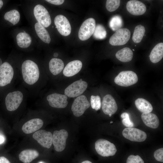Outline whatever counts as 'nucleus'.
Instances as JSON below:
<instances>
[{
    "instance_id": "nucleus-1",
    "label": "nucleus",
    "mask_w": 163,
    "mask_h": 163,
    "mask_svg": "<svg viewBox=\"0 0 163 163\" xmlns=\"http://www.w3.org/2000/svg\"><path fill=\"white\" fill-rule=\"evenodd\" d=\"M22 72L24 82L29 85H33L38 80L40 71L37 65L34 62L27 60L22 65Z\"/></svg>"
},
{
    "instance_id": "nucleus-2",
    "label": "nucleus",
    "mask_w": 163,
    "mask_h": 163,
    "mask_svg": "<svg viewBox=\"0 0 163 163\" xmlns=\"http://www.w3.org/2000/svg\"><path fill=\"white\" fill-rule=\"evenodd\" d=\"M95 148L97 153L103 157L113 156L117 151L113 144L104 139L97 140L95 143Z\"/></svg>"
},
{
    "instance_id": "nucleus-3",
    "label": "nucleus",
    "mask_w": 163,
    "mask_h": 163,
    "mask_svg": "<svg viewBox=\"0 0 163 163\" xmlns=\"http://www.w3.org/2000/svg\"><path fill=\"white\" fill-rule=\"evenodd\" d=\"M138 78L137 74L131 71L120 72L114 78L115 83L123 87H128L137 82Z\"/></svg>"
},
{
    "instance_id": "nucleus-4",
    "label": "nucleus",
    "mask_w": 163,
    "mask_h": 163,
    "mask_svg": "<svg viewBox=\"0 0 163 163\" xmlns=\"http://www.w3.org/2000/svg\"><path fill=\"white\" fill-rule=\"evenodd\" d=\"M87 86V82L80 79L68 86L65 90V94L70 97H77L85 91Z\"/></svg>"
},
{
    "instance_id": "nucleus-5",
    "label": "nucleus",
    "mask_w": 163,
    "mask_h": 163,
    "mask_svg": "<svg viewBox=\"0 0 163 163\" xmlns=\"http://www.w3.org/2000/svg\"><path fill=\"white\" fill-rule=\"evenodd\" d=\"M96 26L94 19L89 18L82 23L79 29L78 36L82 41L87 40L93 34Z\"/></svg>"
},
{
    "instance_id": "nucleus-6",
    "label": "nucleus",
    "mask_w": 163,
    "mask_h": 163,
    "mask_svg": "<svg viewBox=\"0 0 163 163\" xmlns=\"http://www.w3.org/2000/svg\"><path fill=\"white\" fill-rule=\"evenodd\" d=\"M23 94L20 91H16L8 94L5 99V104L7 110L11 111L17 110L23 99Z\"/></svg>"
},
{
    "instance_id": "nucleus-7",
    "label": "nucleus",
    "mask_w": 163,
    "mask_h": 163,
    "mask_svg": "<svg viewBox=\"0 0 163 163\" xmlns=\"http://www.w3.org/2000/svg\"><path fill=\"white\" fill-rule=\"evenodd\" d=\"M131 33L126 28H121L117 31L110 37L109 42L113 46H120L126 44L130 39Z\"/></svg>"
},
{
    "instance_id": "nucleus-8",
    "label": "nucleus",
    "mask_w": 163,
    "mask_h": 163,
    "mask_svg": "<svg viewBox=\"0 0 163 163\" xmlns=\"http://www.w3.org/2000/svg\"><path fill=\"white\" fill-rule=\"evenodd\" d=\"M90 106V104L86 97L80 95L74 100L71 107V110L74 116L79 117Z\"/></svg>"
},
{
    "instance_id": "nucleus-9",
    "label": "nucleus",
    "mask_w": 163,
    "mask_h": 163,
    "mask_svg": "<svg viewBox=\"0 0 163 163\" xmlns=\"http://www.w3.org/2000/svg\"><path fill=\"white\" fill-rule=\"evenodd\" d=\"M34 16L38 22L45 27H48L51 24L50 15L47 9L43 6L38 4L34 9Z\"/></svg>"
},
{
    "instance_id": "nucleus-10",
    "label": "nucleus",
    "mask_w": 163,
    "mask_h": 163,
    "mask_svg": "<svg viewBox=\"0 0 163 163\" xmlns=\"http://www.w3.org/2000/svg\"><path fill=\"white\" fill-rule=\"evenodd\" d=\"M68 136L67 131L64 129L54 132L52 135L53 144L56 151L60 152L65 149Z\"/></svg>"
},
{
    "instance_id": "nucleus-11",
    "label": "nucleus",
    "mask_w": 163,
    "mask_h": 163,
    "mask_svg": "<svg viewBox=\"0 0 163 163\" xmlns=\"http://www.w3.org/2000/svg\"><path fill=\"white\" fill-rule=\"evenodd\" d=\"M124 137L132 141L142 142L146 139L147 136L144 131L135 128H126L123 131Z\"/></svg>"
},
{
    "instance_id": "nucleus-12",
    "label": "nucleus",
    "mask_w": 163,
    "mask_h": 163,
    "mask_svg": "<svg viewBox=\"0 0 163 163\" xmlns=\"http://www.w3.org/2000/svg\"><path fill=\"white\" fill-rule=\"evenodd\" d=\"M13 67L8 62H5L0 66V86L10 84L13 77Z\"/></svg>"
},
{
    "instance_id": "nucleus-13",
    "label": "nucleus",
    "mask_w": 163,
    "mask_h": 163,
    "mask_svg": "<svg viewBox=\"0 0 163 163\" xmlns=\"http://www.w3.org/2000/svg\"><path fill=\"white\" fill-rule=\"evenodd\" d=\"M54 22L59 33L65 36L69 35L71 31V27L67 18L64 16L60 14L54 18Z\"/></svg>"
},
{
    "instance_id": "nucleus-14",
    "label": "nucleus",
    "mask_w": 163,
    "mask_h": 163,
    "mask_svg": "<svg viewBox=\"0 0 163 163\" xmlns=\"http://www.w3.org/2000/svg\"><path fill=\"white\" fill-rule=\"evenodd\" d=\"M33 138L43 147L49 149L53 144L52 133L44 130H38L33 135Z\"/></svg>"
},
{
    "instance_id": "nucleus-15",
    "label": "nucleus",
    "mask_w": 163,
    "mask_h": 163,
    "mask_svg": "<svg viewBox=\"0 0 163 163\" xmlns=\"http://www.w3.org/2000/svg\"><path fill=\"white\" fill-rule=\"evenodd\" d=\"M47 99L51 107L56 108H64L68 104L67 96L65 94L53 93L48 95Z\"/></svg>"
},
{
    "instance_id": "nucleus-16",
    "label": "nucleus",
    "mask_w": 163,
    "mask_h": 163,
    "mask_svg": "<svg viewBox=\"0 0 163 163\" xmlns=\"http://www.w3.org/2000/svg\"><path fill=\"white\" fill-rule=\"evenodd\" d=\"M117 106L113 97L110 94L104 96L102 102V109L106 115L114 114L117 110Z\"/></svg>"
},
{
    "instance_id": "nucleus-17",
    "label": "nucleus",
    "mask_w": 163,
    "mask_h": 163,
    "mask_svg": "<svg viewBox=\"0 0 163 163\" xmlns=\"http://www.w3.org/2000/svg\"><path fill=\"white\" fill-rule=\"evenodd\" d=\"M126 8L129 13L134 15H142L145 13L146 9L144 3L136 0L128 1L126 4Z\"/></svg>"
},
{
    "instance_id": "nucleus-18",
    "label": "nucleus",
    "mask_w": 163,
    "mask_h": 163,
    "mask_svg": "<svg viewBox=\"0 0 163 163\" xmlns=\"http://www.w3.org/2000/svg\"><path fill=\"white\" fill-rule=\"evenodd\" d=\"M43 124V121L41 119H33L26 122L22 126V130L26 134L31 133L40 129Z\"/></svg>"
},
{
    "instance_id": "nucleus-19",
    "label": "nucleus",
    "mask_w": 163,
    "mask_h": 163,
    "mask_svg": "<svg viewBox=\"0 0 163 163\" xmlns=\"http://www.w3.org/2000/svg\"><path fill=\"white\" fill-rule=\"evenodd\" d=\"M82 63L81 61L76 60L68 63L63 70V74L66 77H71L77 74L81 70L82 67Z\"/></svg>"
},
{
    "instance_id": "nucleus-20",
    "label": "nucleus",
    "mask_w": 163,
    "mask_h": 163,
    "mask_svg": "<svg viewBox=\"0 0 163 163\" xmlns=\"http://www.w3.org/2000/svg\"><path fill=\"white\" fill-rule=\"evenodd\" d=\"M142 119L147 126L153 129L157 128L159 124V120L155 114L152 113H142Z\"/></svg>"
},
{
    "instance_id": "nucleus-21",
    "label": "nucleus",
    "mask_w": 163,
    "mask_h": 163,
    "mask_svg": "<svg viewBox=\"0 0 163 163\" xmlns=\"http://www.w3.org/2000/svg\"><path fill=\"white\" fill-rule=\"evenodd\" d=\"M163 57V43L156 45L152 50L149 56L151 61L154 63L159 62Z\"/></svg>"
},
{
    "instance_id": "nucleus-22",
    "label": "nucleus",
    "mask_w": 163,
    "mask_h": 163,
    "mask_svg": "<svg viewBox=\"0 0 163 163\" xmlns=\"http://www.w3.org/2000/svg\"><path fill=\"white\" fill-rule=\"evenodd\" d=\"M38 152L34 150L27 149L22 151L19 155V160L24 163H29L38 157Z\"/></svg>"
},
{
    "instance_id": "nucleus-23",
    "label": "nucleus",
    "mask_w": 163,
    "mask_h": 163,
    "mask_svg": "<svg viewBox=\"0 0 163 163\" xmlns=\"http://www.w3.org/2000/svg\"><path fill=\"white\" fill-rule=\"evenodd\" d=\"M64 67L63 62L60 59L53 58L49 63V68L50 72L54 75L59 74Z\"/></svg>"
},
{
    "instance_id": "nucleus-24",
    "label": "nucleus",
    "mask_w": 163,
    "mask_h": 163,
    "mask_svg": "<svg viewBox=\"0 0 163 163\" xmlns=\"http://www.w3.org/2000/svg\"><path fill=\"white\" fill-rule=\"evenodd\" d=\"M116 58L123 62H127L132 60L133 53L129 48L126 47L118 51L115 55Z\"/></svg>"
},
{
    "instance_id": "nucleus-25",
    "label": "nucleus",
    "mask_w": 163,
    "mask_h": 163,
    "mask_svg": "<svg viewBox=\"0 0 163 163\" xmlns=\"http://www.w3.org/2000/svg\"><path fill=\"white\" fill-rule=\"evenodd\" d=\"M135 104L137 109L142 113H149L153 110V107L151 103L143 98L136 99Z\"/></svg>"
},
{
    "instance_id": "nucleus-26",
    "label": "nucleus",
    "mask_w": 163,
    "mask_h": 163,
    "mask_svg": "<svg viewBox=\"0 0 163 163\" xmlns=\"http://www.w3.org/2000/svg\"><path fill=\"white\" fill-rule=\"evenodd\" d=\"M35 29L37 35L42 41L48 44L50 43V34L44 27L37 22L35 24Z\"/></svg>"
},
{
    "instance_id": "nucleus-27",
    "label": "nucleus",
    "mask_w": 163,
    "mask_h": 163,
    "mask_svg": "<svg viewBox=\"0 0 163 163\" xmlns=\"http://www.w3.org/2000/svg\"><path fill=\"white\" fill-rule=\"evenodd\" d=\"M16 38L18 45L22 48L28 47L32 41L30 35L25 32L18 33L16 36Z\"/></svg>"
},
{
    "instance_id": "nucleus-28",
    "label": "nucleus",
    "mask_w": 163,
    "mask_h": 163,
    "mask_svg": "<svg viewBox=\"0 0 163 163\" xmlns=\"http://www.w3.org/2000/svg\"><path fill=\"white\" fill-rule=\"evenodd\" d=\"M20 13L15 9L7 11L4 16L5 19L11 22L13 25L18 23L20 19Z\"/></svg>"
},
{
    "instance_id": "nucleus-29",
    "label": "nucleus",
    "mask_w": 163,
    "mask_h": 163,
    "mask_svg": "<svg viewBox=\"0 0 163 163\" xmlns=\"http://www.w3.org/2000/svg\"><path fill=\"white\" fill-rule=\"evenodd\" d=\"M145 32V29L142 25H139L136 26L134 30L132 40L136 43L141 42Z\"/></svg>"
},
{
    "instance_id": "nucleus-30",
    "label": "nucleus",
    "mask_w": 163,
    "mask_h": 163,
    "mask_svg": "<svg viewBox=\"0 0 163 163\" xmlns=\"http://www.w3.org/2000/svg\"><path fill=\"white\" fill-rule=\"evenodd\" d=\"M109 24L110 28L113 31H116L123 27V21L120 16L115 15L111 18Z\"/></svg>"
},
{
    "instance_id": "nucleus-31",
    "label": "nucleus",
    "mask_w": 163,
    "mask_h": 163,
    "mask_svg": "<svg viewBox=\"0 0 163 163\" xmlns=\"http://www.w3.org/2000/svg\"><path fill=\"white\" fill-rule=\"evenodd\" d=\"M93 37L96 39L102 40L106 37L107 32L104 27L100 24L96 25L93 34Z\"/></svg>"
},
{
    "instance_id": "nucleus-32",
    "label": "nucleus",
    "mask_w": 163,
    "mask_h": 163,
    "mask_svg": "<svg viewBox=\"0 0 163 163\" xmlns=\"http://www.w3.org/2000/svg\"><path fill=\"white\" fill-rule=\"evenodd\" d=\"M120 3V0H107L106 4V8L110 12L113 11L119 7Z\"/></svg>"
},
{
    "instance_id": "nucleus-33",
    "label": "nucleus",
    "mask_w": 163,
    "mask_h": 163,
    "mask_svg": "<svg viewBox=\"0 0 163 163\" xmlns=\"http://www.w3.org/2000/svg\"><path fill=\"white\" fill-rule=\"evenodd\" d=\"M91 104L92 109L96 110H99L101 106V99L99 96L91 95Z\"/></svg>"
},
{
    "instance_id": "nucleus-34",
    "label": "nucleus",
    "mask_w": 163,
    "mask_h": 163,
    "mask_svg": "<svg viewBox=\"0 0 163 163\" xmlns=\"http://www.w3.org/2000/svg\"><path fill=\"white\" fill-rule=\"evenodd\" d=\"M121 117L123 119L122 123L125 126L128 128L132 127L134 126L133 123L130 119L129 114L126 112L123 113L121 115Z\"/></svg>"
},
{
    "instance_id": "nucleus-35",
    "label": "nucleus",
    "mask_w": 163,
    "mask_h": 163,
    "mask_svg": "<svg viewBox=\"0 0 163 163\" xmlns=\"http://www.w3.org/2000/svg\"><path fill=\"white\" fill-rule=\"evenodd\" d=\"M126 163H144L143 160L139 155H131L127 158Z\"/></svg>"
},
{
    "instance_id": "nucleus-36",
    "label": "nucleus",
    "mask_w": 163,
    "mask_h": 163,
    "mask_svg": "<svg viewBox=\"0 0 163 163\" xmlns=\"http://www.w3.org/2000/svg\"><path fill=\"white\" fill-rule=\"evenodd\" d=\"M154 156L157 161L163 162V148L156 150L154 152Z\"/></svg>"
},
{
    "instance_id": "nucleus-37",
    "label": "nucleus",
    "mask_w": 163,
    "mask_h": 163,
    "mask_svg": "<svg viewBox=\"0 0 163 163\" xmlns=\"http://www.w3.org/2000/svg\"><path fill=\"white\" fill-rule=\"evenodd\" d=\"M46 1L49 3L56 5H61L64 2V0H46Z\"/></svg>"
},
{
    "instance_id": "nucleus-38",
    "label": "nucleus",
    "mask_w": 163,
    "mask_h": 163,
    "mask_svg": "<svg viewBox=\"0 0 163 163\" xmlns=\"http://www.w3.org/2000/svg\"><path fill=\"white\" fill-rule=\"evenodd\" d=\"M0 163H11L4 156L0 157Z\"/></svg>"
},
{
    "instance_id": "nucleus-39",
    "label": "nucleus",
    "mask_w": 163,
    "mask_h": 163,
    "mask_svg": "<svg viewBox=\"0 0 163 163\" xmlns=\"http://www.w3.org/2000/svg\"><path fill=\"white\" fill-rule=\"evenodd\" d=\"M5 141V138L4 137L0 135V144H1L4 142Z\"/></svg>"
},
{
    "instance_id": "nucleus-40",
    "label": "nucleus",
    "mask_w": 163,
    "mask_h": 163,
    "mask_svg": "<svg viewBox=\"0 0 163 163\" xmlns=\"http://www.w3.org/2000/svg\"><path fill=\"white\" fill-rule=\"evenodd\" d=\"M3 5V3L2 0H0V9L2 8Z\"/></svg>"
},
{
    "instance_id": "nucleus-41",
    "label": "nucleus",
    "mask_w": 163,
    "mask_h": 163,
    "mask_svg": "<svg viewBox=\"0 0 163 163\" xmlns=\"http://www.w3.org/2000/svg\"><path fill=\"white\" fill-rule=\"evenodd\" d=\"M81 163H92L90 161L86 160V161H84L82 162Z\"/></svg>"
},
{
    "instance_id": "nucleus-42",
    "label": "nucleus",
    "mask_w": 163,
    "mask_h": 163,
    "mask_svg": "<svg viewBox=\"0 0 163 163\" xmlns=\"http://www.w3.org/2000/svg\"><path fill=\"white\" fill-rule=\"evenodd\" d=\"M53 56L55 57H57L58 56V54L57 53H55L54 54Z\"/></svg>"
},
{
    "instance_id": "nucleus-43",
    "label": "nucleus",
    "mask_w": 163,
    "mask_h": 163,
    "mask_svg": "<svg viewBox=\"0 0 163 163\" xmlns=\"http://www.w3.org/2000/svg\"><path fill=\"white\" fill-rule=\"evenodd\" d=\"M2 64V61L1 59L0 58V66Z\"/></svg>"
},
{
    "instance_id": "nucleus-44",
    "label": "nucleus",
    "mask_w": 163,
    "mask_h": 163,
    "mask_svg": "<svg viewBox=\"0 0 163 163\" xmlns=\"http://www.w3.org/2000/svg\"><path fill=\"white\" fill-rule=\"evenodd\" d=\"M111 115H112L111 114H110L109 115V116H111Z\"/></svg>"
},
{
    "instance_id": "nucleus-45",
    "label": "nucleus",
    "mask_w": 163,
    "mask_h": 163,
    "mask_svg": "<svg viewBox=\"0 0 163 163\" xmlns=\"http://www.w3.org/2000/svg\"><path fill=\"white\" fill-rule=\"evenodd\" d=\"M39 163H43L42 162H40Z\"/></svg>"
},
{
    "instance_id": "nucleus-46",
    "label": "nucleus",
    "mask_w": 163,
    "mask_h": 163,
    "mask_svg": "<svg viewBox=\"0 0 163 163\" xmlns=\"http://www.w3.org/2000/svg\"><path fill=\"white\" fill-rule=\"evenodd\" d=\"M133 51H134V49H133Z\"/></svg>"
}]
</instances>
